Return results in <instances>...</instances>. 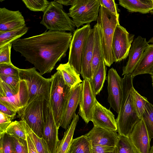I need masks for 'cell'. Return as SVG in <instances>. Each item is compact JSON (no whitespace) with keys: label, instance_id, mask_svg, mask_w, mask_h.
<instances>
[{"label":"cell","instance_id":"cell-3","mask_svg":"<svg viewBox=\"0 0 153 153\" xmlns=\"http://www.w3.org/2000/svg\"><path fill=\"white\" fill-rule=\"evenodd\" d=\"M51 76L49 102L58 127L60 124L71 89L65 84L60 71Z\"/></svg>","mask_w":153,"mask_h":153},{"label":"cell","instance_id":"cell-50","mask_svg":"<svg viewBox=\"0 0 153 153\" xmlns=\"http://www.w3.org/2000/svg\"><path fill=\"white\" fill-rule=\"evenodd\" d=\"M152 87H153V82H152Z\"/></svg>","mask_w":153,"mask_h":153},{"label":"cell","instance_id":"cell-1","mask_svg":"<svg viewBox=\"0 0 153 153\" xmlns=\"http://www.w3.org/2000/svg\"><path fill=\"white\" fill-rule=\"evenodd\" d=\"M72 37L71 32L49 30L19 39L13 43L12 46L42 75L51 73L56 63L66 56Z\"/></svg>","mask_w":153,"mask_h":153},{"label":"cell","instance_id":"cell-28","mask_svg":"<svg viewBox=\"0 0 153 153\" xmlns=\"http://www.w3.org/2000/svg\"><path fill=\"white\" fill-rule=\"evenodd\" d=\"M67 153H92L91 146L86 136L73 139Z\"/></svg>","mask_w":153,"mask_h":153},{"label":"cell","instance_id":"cell-4","mask_svg":"<svg viewBox=\"0 0 153 153\" xmlns=\"http://www.w3.org/2000/svg\"><path fill=\"white\" fill-rule=\"evenodd\" d=\"M97 23L100 26L102 44L104 61L106 65L110 67L114 62L112 50L113 36L119 21L108 10L100 6Z\"/></svg>","mask_w":153,"mask_h":153},{"label":"cell","instance_id":"cell-20","mask_svg":"<svg viewBox=\"0 0 153 153\" xmlns=\"http://www.w3.org/2000/svg\"><path fill=\"white\" fill-rule=\"evenodd\" d=\"M81 83L71 89L60 124V126L67 129L72 119L76 115V109L79 103Z\"/></svg>","mask_w":153,"mask_h":153},{"label":"cell","instance_id":"cell-22","mask_svg":"<svg viewBox=\"0 0 153 153\" xmlns=\"http://www.w3.org/2000/svg\"><path fill=\"white\" fill-rule=\"evenodd\" d=\"M93 28L94 31V39L93 58L91 64L92 79L99 67L101 61L104 60L102 44V32L100 25L97 23Z\"/></svg>","mask_w":153,"mask_h":153},{"label":"cell","instance_id":"cell-49","mask_svg":"<svg viewBox=\"0 0 153 153\" xmlns=\"http://www.w3.org/2000/svg\"><path fill=\"white\" fill-rule=\"evenodd\" d=\"M151 76L152 79V81L153 82V72L151 74Z\"/></svg>","mask_w":153,"mask_h":153},{"label":"cell","instance_id":"cell-26","mask_svg":"<svg viewBox=\"0 0 153 153\" xmlns=\"http://www.w3.org/2000/svg\"><path fill=\"white\" fill-rule=\"evenodd\" d=\"M79 120L78 114H76L65 132L62 139L60 140L56 153H67L73 140V135Z\"/></svg>","mask_w":153,"mask_h":153},{"label":"cell","instance_id":"cell-45","mask_svg":"<svg viewBox=\"0 0 153 153\" xmlns=\"http://www.w3.org/2000/svg\"><path fill=\"white\" fill-rule=\"evenodd\" d=\"M58 3L65 6H71L73 4L74 0H55Z\"/></svg>","mask_w":153,"mask_h":153},{"label":"cell","instance_id":"cell-13","mask_svg":"<svg viewBox=\"0 0 153 153\" xmlns=\"http://www.w3.org/2000/svg\"><path fill=\"white\" fill-rule=\"evenodd\" d=\"M44 131L43 138L51 153H56L60 140L58 137L59 128L56 123L49 101L44 102Z\"/></svg>","mask_w":153,"mask_h":153},{"label":"cell","instance_id":"cell-40","mask_svg":"<svg viewBox=\"0 0 153 153\" xmlns=\"http://www.w3.org/2000/svg\"><path fill=\"white\" fill-rule=\"evenodd\" d=\"M100 6L108 10L119 20L120 10L114 0H99Z\"/></svg>","mask_w":153,"mask_h":153},{"label":"cell","instance_id":"cell-2","mask_svg":"<svg viewBox=\"0 0 153 153\" xmlns=\"http://www.w3.org/2000/svg\"><path fill=\"white\" fill-rule=\"evenodd\" d=\"M133 79L131 75H124L122 79V99L120 111L116 119L118 135L127 137L140 120L137 115L133 102Z\"/></svg>","mask_w":153,"mask_h":153},{"label":"cell","instance_id":"cell-31","mask_svg":"<svg viewBox=\"0 0 153 153\" xmlns=\"http://www.w3.org/2000/svg\"><path fill=\"white\" fill-rule=\"evenodd\" d=\"M115 153H140L128 137L119 135Z\"/></svg>","mask_w":153,"mask_h":153},{"label":"cell","instance_id":"cell-42","mask_svg":"<svg viewBox=\"0 0 153 153\" xmlns=\"http://www.w3.org/2000/svg\"><path fill=\"white\" fill-rule=\"evenodd\" d=\"M92 153H115V147L91 146Z\"/></svg>","mask_w":153,"mask_h":153},{"label":"cell","instance_id":"cell-47","mask_svg":"<svg viewBox=\"0 0 153 153\" xmlns=\"http://www.w3.org/2000/svg\"><path fill=\"white\" fill-rule=\"evenodd\" d=\"M149 153H153V145L151 148Z\"/></svg>","mask_w":153,"mask_h":153},{"label":"cell","instance_id":"cell-9","mask_svg":"<svg viewBox=\"0 0 153 153\" xmlns=\"http://www.w3.org/2000/svg\"><path fill=\"white\" fill-rule=\"evenodd\" d=\"M91 29L89 24L76 30L70 45L68 62L79 74L85 45Z\"/></svg>","mask_w":153,"mask_h":153},{"label":"cell","instance_id":"cell-14","mask_svg":"<svg viewBox=\"0 0 153 153\" xmlns=\"http://www.w3.org/2000/svg\"><path fill=\"white\" fill-rule=\"evenodd\" d=\"M116 70L113 68L108 71L106 80L108 83V101L110 107L118 114L122 99V80Z\"/></svg>","mask_w":153,"mask_h":153},{"label":"cell","instance_id":"cell-7","mask_svg":"<svg viewBox=\"0 0 153 153\" xmlns=\"http://www.w3.org/2000/svg\"><path fill=\"white\" fill-rule=\"evenodd\" d=\"M100 6L99 0H74L68 14L78 28L97 21Z\"/></svg>","mask_w":153,"mask_h":153},{"label":"cell","instance_id":"cell-19","mask_svg":"<svg viewBox=\"0 0 153 153\" xmlns=\"http://www.w3.org/2000/svg\"><path fill=\"white\" fill-rule=\"evenodd\" d=\"M128 137L140 153H149L151 139L142 119L136 124Z\"/></svg>","mask_w":153,"mask_h":153},{"label":"cell","instance_id":"cell-36","mask_svg":"<svg viewBox=\"0 0 153 153\" xmlns=\"http://www.w3.org/2000/svg\"><path fill=\"white\" fill-rule=\"evenodd\" d=\"M27 8L34 11L44 12L49 6L50 2L46 0L22 1Z\"/></svg>","mask_w":153,"mask_h":153},{"label":"cell","instance_id":"cell-37","mask_svg":"<svg viewBox=\"0 0 153 153\" xmlns=\"http://www.w3.org/2000/svg\"><path fill=\"white\" fill-rule=\"evenodd\" d=\"M19 77V68L13 64H0V75Z\"/></svg>","mask_w":153,"mask_h":153},{"label":"cell","instance_id":"cell-5","mask_svg":"<svg viewBox=\"0 0 153 153\" xmlns=\"http://www.w3.org/2000/svg\"><path fill=\"white\" fill-rule=\"evenodd\" d=\"M45 99L38 95L17 112V117L24 120L38 137L43 136Z\"/></svg>","mask_w":153,"mask_h":153},{"label":"cell","instance_id":"cell-6","mask_svg":"<svg viewBox=\"0 0 153 153\" xmlns=\"http://www.w3.org/2000/svg\"><path fill=\"white\" fill-rule=\"evenodd\" d=\"M40 23L51 31H68L74 33L76 30L73 20L65 11L62 5L55 1L50 2L44 12Z\"/></svg>","mask_w":153,"mask_h":153},{"label":"cell","instance_id":"cell-33","mask_svg":"<svg viewBox=\"0 0 153 153\" xmlns=\"http://www.w3.org/2000/svg\"><path fill=\"white\" fill-rule=\"evenodd\" d=\"M151 139L153 138V105L146 103L142 118Z\"/></svg>","mask_w":153,"mask_h":153},{"label":"cell","instance_id":"cell-44","mask_svg":"<svg viewBox=\"0 0 153 153\" xmlns=\"http://www.w3.org/2000/svg\"><path fill=\"white\" fill-rule=\"evenodd\" d=\"M27 140L28 144L29 153H38L33 143L27 135Z\"/></svg>","mask_w":153,"mask_h":153},{"label":"cell","instance_id":"cell-23","mask_svg":"<svg viewBox=\"0 0 153 153\" xmlns=\"http://www.w3.org/2000/svg\"><path fill=\"white\" fill-rule=\"evenodd\" d=\"M153 72V43L148 44L143 53L138 64L133 72V78L140 74H149Z\"/></svg>","mask_w":153,"mask_h":153},{"label":"cell","instance_id":"cell-18","mask_svg":"<svg viewBox=\"0 0 153 153\" xmlns=\"http://www.w3.org/2000/svg\"><path fill=\"white\" fill-rule=\"evenodd\" d=\"M26 26L24 18L19 11L0 8V32H6Z\"/></svg>","mask_w":153,"mask_h":153},{"label":"cell","instance_id":"cell-25","mask_svg":"<svg viewBox=\"0 0 153 153\" xmlns=\"http://www.w3.org/2000/svg\"><path fill=\"white\" fill-rule=\"evenodd\" d=\"M61 72L65 84L71 89L82 82L78 73L68 62L60 64L56 69Z\"/></svg>","mask_w":153,"mask_h":153},{"label":"cell","instance_id":"cell-24","mask_svg":"<svg viewBox=\"0 0 153 153\" xmlns=\"http://www.w3.org/2000/svg\"><path fill=\"white\" fill-rule=\"evenodd\" d=\"M119 4L131 12L149 13L153 8L152 0H119Z\"/></svg>","mask_w":153,"mask_h":153},{"label":"cell","instance_id":"cell-17","mask_svg":"<svg viewBox=\"0 0 153 153\" xmlns=\"http://www.w3.org/2000/svg\"><path fill=\"white\" fill-rule=\"evenodd\" d=\"M94 126L113 131L117 130L115 116L109 109H108L96 100L91 121Z\"/></svg>","mask_w":153,"mask_h":153},{"label":"cell","instance_id":"cell-43","mask_svg":"<svg viewBox=\"0 0 153 153\" xmlns=\"http://www.w3.org/2000/svg\"><path fill=\"white\" fill-rule=\"evenodd\" d=\"M0 112L13 117H14L17 113L16 111L9 109L1 102H0Z\"/></svg>","mask_w":153,"mask_h":153},{"label":"cell","instance_id":"cell-48","mask_svg":"<svg viewBox=\"0 0 153 153\" xmlns=\"http://www.w3.org/2000/svg\"><path fill=\"white\" fill-rule=\"evenodd\" d=\"M152 1L153 3V0H152ZM149 13L152 14H153V8L150 11Z\"/></svg>","mask_w":153,"mask_h":153},{"label":"cell","instance_id":"cell-8","mask_svg":"<svg viewBox=\"0 0 153 153\" xmlns=\"http://www.w3.org/2000/svg\"><path fill=\"white\" fill-rule=\"evenodd\" d=\"M19 77L21 79L27 82L29 97L28 103L38 95L42 96L45 100L49 101L51 78L43 77L34 67L26 69L19 68Z\"/></svg>","mask_w":153,"mask_h":153},{"label":"cell","instance_id":"cell-27","mask_svg":"<svg viewBox=\"0 0 153 153\" xmlns=\"http://www.w3.org/2000/svg\"><path fill=\"white\" fill-rule=\"evenodd\" d=\"M106 66L104 60L101 61L94 77L92 80L91 79L96 95L102 91L106 79L107 68Z\"/></svg>","mask_w":153,"mask_h":153},{"label":"cell","instance_id":"cell-10","mask_svg":"<svg viewBox=\"0 0 153 153\" xmlns=\"http://www.w3.org/2000/svg\"><path fill=\"white\" fill-rule=\"evenodd\" d=\"M29 99L27 82L19 92L16 93L0 79V102L9 109L17 112L28 104Z\"/></svg>","mask_w":153,"mask_h":153},{"label":"cell","instance_id":"cell-46","mask_svg":"<svg viewBox=\"0 0 153 153\" xmlns=\"http://www.w3.org/2000/svg\"><path fill=\"white\" fill-rule=\"evenodd\" d=\"M148 43L149 44V43H152V44L153 43V36L152 37L148 42Z\"/></svg>","mask_w":153,"mask_h":153},{"label":"cell","instance_id":"cell-41","mask_svg":"<svg viewBox=\"0 0 153 153\" xmlns=\"http://www.w3.org/2000/svg\"><path fill=\"white\" fill-rule=\"evenodd\" d=\"M14 118L13 117L0 112V135L5 132Z\"/></svg>","mask_w":153,"mask_h":153},{"label":"cell","instance_id":"cell-32","mask_svg":"<svg viewBox=\"0 0 153 153\" xmlns=\"http://www.w3.org/2000/svg\"><path fill=\"white\" fill-rule=\"evenodd\" d=\"M5 132L16 137L27 140V134L23 120L12 122Z\"/></svg>","mask_w":153,"mask_h":153},{"label":"cell","instance_id":"cell-21","mask_svg":"<svg viewBox=\"0 0 153 153\" xmlns=\"http://www.w3.org/2000/svg\"><path fill=\"white\" fill-rule=\"evenodd\" d=\"M94 39V31L91 29L85 45L82 60L80 74L83 79L91 80V62L93 58Z\"/></svg>","mask_w":153,"mask_h":153},{"label":"cell","instance_id":"cell-11","mask_svg":"<svg viewBox=\"0 0 153 153\" xmlns=\"http://www.w3.org/2000/svg\"><path fill=\"white\" fill-rule=\"evenodd\" d=\"M134 36V34H130L120 24L117 25L111 45L114 62H120L127 57Z\"/></svg>","mask_w":153,"mask_h":153},{"label":"cell","instance_id":"cell-29","mask_svg":"<svg viewBox=\"0 0 153 153\" xmlns=\"http://www.w3.org/2000/svg\"><path fill=\"white\" fill-rule=\"evenodd\" d=\"M28 27L26 26L12 30L0 32V48L10 43H13L26 33Z\"/></svg>","mask_w":153,"mask_h":153},{"label":"cell","instance_id":"cell-16","mask_svg":"<svg viewBox=\"0 0 153 153\" xmlns=\"http://www.w3.org/2000/svg\"><path fill=\"white\" fill-rule=\"evenodd\" d=\"M148 44L146 38L141 36H138L134 39L129 52L128 60L123 68L122 75H132Z\"/></svg>","mask_w":153,"mask_h":153},{"label":"cell","instance_id":"cell-35","mask_svg":"<svg viewBox=\"0 0 153 153\" xmlns=\"http://www.w3.org/2000/svg\"><path fill=\"white\" fill-rule=\"evenodd\" d=\"M0 153H15L13 137L5 132L0 135Z\"/></svg>","mask_w":153,"mask_h":153},{"label":"cell","instance_id":"cell-38","mask_svg":"<svg viewBox=\"0 0 153 153\" xmlns=\"http://www.w3.org/2000/svg\"><path fill=\"white\" fill-rule=\"evenodd\" d=\"M12 44L13 43H8L0 48V64H12L10 53Z\"/></svg>","mask_w":153,"mask_h":153},{"label":"cell","instance_id":"cell-30","mask_svg":"<svg viewBox=\"0 0 153 153\" xmlns=\"http://www.w3.org/2000/svg\"><path fill=\"white\" fill-rule=\"evenodd\" d=\"M23 121L27 134L31 140L38 153H51L44 139L36 135L26 123L24 120Z\"/></svg>","mask_w":153,"mask_h":153},{"label":"cell","instance_id":"cell-39","mask_svg":"<svg viewBox=\"0 0 153 153\" xmlns=\"http://www.w3.org/2000/svg\"><path fill=\"white\" fill-rule=\"evenodd\" d=\"M12 136L13 140L15 153H29L27 140Z\"/></svg>","mask_w":153,"mask_h":153},{"label":"cell","instance_id":"cell-15","mask_svg":"<svg viewBox=\"0 0 153 153\" xmlns=\"http://www.w3.org/2000/svg\"><path fill=\"white\" fill-rule=\"evenodd\" d=\"M85 135L91 146L115 147L119 137L116 131L108 130L95 126Z\"/></svg>","mask_w":153,"mask_h":153},{"label":"cell","instance_id":"cell-34","mask_svg":"<svg viewBox=\"0 0 153 153\" xmlns=\"http://www.w3.org/2000/svg\"><path fill=\"white\" fill-rule=\"evenodd\" d=\"M133 102L137 115L142 119L146 103L149 102L147 99L143 96L134 88L133 91Z\"/></svg>","mask_w":153,"mask_h":153},{"label":"cell","instance_id":"cell-12","mask_svg":"<svg viewBox=\"0 0 153 153\" xmlns=\"http://www.w3.org/2000/svg\"><path fill=\"white\" fill-rule=\"evenodd\" d=\"M81 84L78 114L85 123L88 124L91 121L93 109L97 100L91 79H84Z\"/></svg>","mask_w":153,"mask_h":153}]
</instances>
